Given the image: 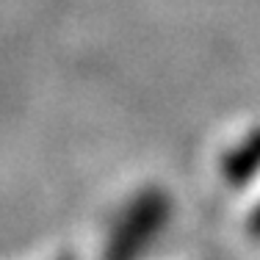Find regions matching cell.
I'll use <instances>...</instances> for the list:
<instances>
[{"instance_id": "cell-1", "label": "cell", "mask_w": 260, "mask_h": 260, "mask_svg": "<svg viewBox=\"0 0 260 260\" xmlns=\"http://www.w3.org/2000/svg\"><path fill=\"white\" fill-rule=\"evenodd\" d=\"M172 219V197L160 185H147L122 208L108 233L103 260H144Z\"/></svg>"}, {"instance_id": "cell-2", "label": "cell", "mask_w": 260, "mask_h": 260, "mask_svg": "<svg viewBox=\"0 0 260 260\" xmlns=\"http://www.w3.org/2000/svg\"><path fill=\"white\" fill-rule=\"evenodd\" d=\"M221 175L235 188L252 183L260 175V127L246 133L230 152H224V158H221Z\"/></svg>"}, {"instance_id": "cell-3", "label": "cell", "mask_w": 260, "mask_h": 260, "mask_svg": "<svg viewBox=\"0 0 260 260\" xmlns=\"http://www.w3.org/2000/svg\"><path fill=\"white\" fill-rule=\"evenodd\" d=\"M246 227H249V235L255 241H260V202L255 205V210H252V216H249V221H246Z\"/></svg>"}, {"instance_id": "cell-4", "label": "cell", "mask_w": 260, "mask_h": 260, "mask_svg": "<svg viewBox=\"0 0 260 260\" xmlns=\"http://www.w3.org/2000/svg\"><path fill=\"white\" fill-rule=\"evenodd\" d=\"M55 260H78V257H72V255H61V257H55Z\"/></svg>"}]
</instances>
